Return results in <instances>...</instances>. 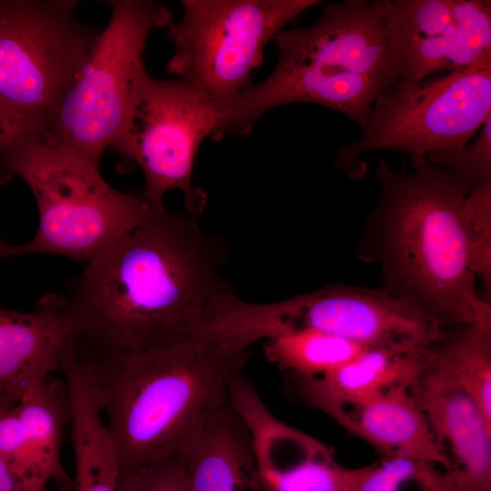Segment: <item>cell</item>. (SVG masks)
Returning <instances> with one entry per match:
<instances>
[{"mask_svg":"<svg viewBox=\"0 0 491 491\" xmlns=\"http://www.w3.org/2000/svg\"><path fill=\"white\" fill-rule=\"evenodd\" d=\"M224 245L192 215L155 208L86 263L69 285L63 318L76 345L126 351L188 336L231 290L218 270Z\"/></svg>","mask_w":491,"mask_h":491,"instance_id":"cell-1","label":"cell"},{"mask_svg":"<svg viewBox=\"0 0 491 491\" xmlns=\"http://www.w3.org/2000/svg\"><path fill=\"white\" fill-rule=\"evenodd\" d=\"M76 350L106 415L121 476L181 456L248 356L195 335L134 350Z\"/></svg>","mask_w":491,"mask_h":491,"instance_id":"cell-2","label":"cell"},{"mask_svg":"<svg viewBox=\"0 0 491 491\" xmlns=\"http://www.w3.org/2000/svg\"><path fill=\"white\" fill-rule=\"evenodd\" d=\"M411 161L408 173L379 162L382 194L366 252L381 266L382 289L446 330L461 326L491 304L476 289L463 212L466 194L425 157Z\"/></svg>","mask_w":491,"mask_h":491,"instance_id":"cell-3","label":"cell"},{"mask_svg":"<svg viewBox=\"0 0 491 491\" xmlns=\"http://www.w3.org/2000/svg\"><path fill=\"white\" fill-rule=\"evenodd\" d=\"M386 16V0H346L312 25L282 31L273 72L221 111L217 137L247 134L266 112L292 103L329 107L363 129L376 99L396 85Z\"/></svg>","mask_w":491,"mask_h":491,"instance_id":"cell-4","label":"cell"},{"mask_svg":"<svg viewBox=\"0 0 491 491\" xmlns=\"http://www.w3.org/2000/svg\"><path fill=\"white\" fill-rule=\"evenodd\" d=\"M15 176L32 190L39 225L23 245H10L0 236V258L48 253L87 263L162 208L143 191L113 188L99 165L38 137L0 152V185Z\"/></svg>","mask_w":491,"mask_h":491,"instance_id":"cell-5","label":"cell"},{"mask_svg":"<svg viewBox=\"0 0 491 491\" xmlns=\"http://www.w3.org/2000/svg\"><path fill=\"white\" fill-rule=\"evenodd\" d=\"M100 32L45 129V140L99 165L120 130L141 73L151 31L172 23L170 10L148 0H111Z\"/></svg>","mask_w":491,"mask_h":491,"instance_id":"cell-6","label":"cell"},{"mask_svg":"<svg viewBox=\"0 0 491 491\" xmlns=\"http://www.w3.org/2000/svg\"><path fill=\"white\" fill-rule=\"evenodd\" d=\"M319 0H182L167 26L174 52L166 71L185 80L219 112L253 84L268 42Z\"/></svg>","mask_w":491,"mask_h":491,"instance_id":"cell-7","label":"cell"},{"mask_svg":"<svg viewBox=\"0 0 491 491\" xmlns=\"http://www.w3.org/2000/svg\"><path fill=\"white\" fill-rule=\"evenodd\" d=\"M491 115V54L469 66L394 87L379 95L362 136L340 148L336 165L357 168L358 157L396 150L412 157L456 152Z\"/></svg>","mask_w":491,"mask_h":491,"instance_id":"cell-8","label":"cell"},{"mask_svg":"<svg viewBox=\"0 0 491 491\" xmlns=\"http://www.w3.org/2000/svg\"><path fill=\"white\" fill-rule=\"evenodd\" d=\"M227 326L245 347L259 340L316 330L366 347H428L445 334L420 312L384 289L334 284L275 303L237 299Z\"/></svg>","mask_w":491,"mask_h":491,"instance_id":"cell-9","label":"cell"},{"mask_svg":"<svg viewBox=\"0 0 491 491\" xmlns=\"http://www.w3.org/2000/svg\"><path fill=\"white\" fill-rule=\"evenodd\" d=\"M75 0H0V105L45 133L100 32Z\"/></svg>","mask_w":491,"mask_h":491,"instance_id":"cell-10","label":"cell"},{"mask_svg":"<svg viewBox=\"0 0 491 491\" xmlns=\"http://www.w3.org/2000/svg\"><path fill=\"white\" fill-rule=\"evenodd\" d=\"M219 120V110L185 80L156 79L145 69L109 148L141 167L143 193L154 205L165 207V195L177 189L195 216L205 203V194L192 185L195 155Z\"/></svg>","mask_w":491,"mask_h":491,"instance_id":"cell-11","label":"cell"},{"mask_svg":"<svg viewBox=\"0 0 491 491\" xmlns=\"http://www.w3.org/2000/svg\"><path fill=\"white\" fill-rule=\"evenodd\" d=\"M409 391L448 461L455 491H491V424L473 397L433 358Z\"/></svg>","mask_w":491,"mask_h":491,"instance_id":"cell-12","label":"cell"},{"mask_svg":"<svg viewBox=\"0 0 491 491\" xmlns=\"http://www.w3.org/2000/svg\"><path fill=\"white\" fill-rule=\"evenodd\" d=\"M246 423L267 491H352V468L331 449L279 420L266 406L251 409Z\"/></svg>","mask_w":491,"mask_h":491,"instance_id":"cell-13","label":"cell"},{"mask_svg":"<svg viewBox=\"0 0 491 491\" xmlns=\"http://www.w3.org/2000/svg\"><path fill=\"white\" fill-rule=\"evenodd\" d=\"M65 304V296L46 294L34 312L0 308V406H15L30 386L59 370L62 346L71 337Z\"/></svg>","mask_w":491,"mask_h":491,"instance_id":"cell-14","label":"cell"},{"mask_svg":"<svg viewBox=\"0 0 491 491\" xmlns=\"http://www.w3.org/2000/svg\"><path fill=\"white\" fill-rule=\"evenodd\" d=\"M320 411L382 457H411L449 470L418 404L408 386H396L371 398L326 406Z\"/></svg>","mask_w":491,"mask_h":491,"instance_id":"cell-15","label":"cell"},{"mask_svg":"<svg viewBox=\"0 0 491 491\" xmlns=\"http://www.w3.org/2000/svg\"><path fill=\"white\" fill-rule=\"evenodd\" d=\"M181 457L187 491H267L251 434L228 397L210 415Z\"/></svg>","mask_w":491,"mask_h":491,"instance_id":"cell-16","label":"cell"},{"mask_svg":"<svg viewBox=\"0 0 491 491\" xmlns=\"http://www.w3.org/2000/svg\"><path fill=\"white\" fill-rule=\"evenodd\" d=\"M67 386L75 476L72 491H119L120 468L94 384L75 345L60 352Z\"/></svg>","mask_w":491,"mask_h":491,"instance_id":"cell-17","label":"cell"},{"mask_svg":"<svg viewBox=\"0 0 491 491\" xmlns=\"http://www.w3.org/2000/svg\"><path fill=\"white\" fill-rule=\"evenodd\" d=\"M386 25L395 87L446 70L455 29L451 0H386Z\"/></svg>","mask_w":491,"mask_h":491,"instance_id":"cell-18","label":"cell"},{"mask_svg":"<svg viewBox=\"0 0 491 491\" xmlns=\"http://www.w3.org/2000/svg\"><path fill=\"white\" fill-rule=\"evenodd\" d=\"M431 346L366 347L326 375L294 379L301 397L318 410L331 404L358 402L396 386L409 387L430 364Z\"/></svg>","mask_w":491,"mask_h":491,"instance_id":"cell-19","label":"cell"},{"mask_svg":"<svg viewBox=\"0 0 491 491\" xmlns=\"http://www.w3.org/2000/svg\"><path fill=\"white\" fill-rule=\"evenodd\" d=\"M15 408L35 464L47 483L72 491L74 482L61 461L65 425L70 419V403L65 381L45 376L30 386Z\"/></svg>","mask_w":491,"mask_h":491,"instance_id":"cell-20","label":"cell"},{"mask_svg":"<svg viewBox=\"0 0 491 491\" xmlns=\"http://www.w3.org/2000/svg\"><path fill=\"white\" fill-rule=\"evenodd\" d=\"M433 362L476 401L491 424V305L431 346Z\"/></svg>","mask_w":491,"mask_h":491,"instance_id":"cell-21","label":"cell"},{"mask_svg":"<svg viewBox=\"0 0 491 491\" xmlns=\"http://www.w3.org/2000/svg\"><path fill=\"white\" fill-rule=\"evenodd\" d=\"M366 346L321 331L306 329L265 340L267 360L293 377L326 375L363 351Z\"/></svg>","mask_w":491,"mask_h":491,"instance_id":"cell-22","label":"cell"},{"mask_svg":"<svg viewBox=\"0 0 491 491\" xmlns=\"http://www.w3.org/2000/svg\"><path fill=\"white\" fill-rule=\"evenodd\" d=\"M352 491H455V487L442 466L393 456L352 468Z\"/></svg>","mask_w":491,"mask_h":491,"instance_id":"cell-23","label":"cell"},{"mask_svg":"<svg viewBox=\"0 0 491 491\" xmlns=\"http://www.w3.org/2000/svg\"><path fill=\"white\" fill-rule=\"evenodd\" d=\"M451 2L455 29L446 63L448 72L469 66L491 54V2Z\"/></svg>","mask_w":491,"mask_h":491,"instance_id":"cell-24","label":"cell"},{"mask_svg":"<svg viewBox=\"0 0 491 491\" xmlns=\"http://www.w3.org/2000/svg\"><path fill=\"white\" fill-rule=\"evenodd\" d=\"M463 212L472 268L484 287V299L490 303L491 180L475 186L466 195Z\"/></svg>","mask_w":491,"mask_h":491,"instance_id":"cell-25","label":"cell"},{"mask_svg":"<svg viewBox=\"0 0 491 491\" xmlns=\"http://www.w3.org/2000/svg\"><path fill=\"white\" fill-rule=\"evenodd\" d=\"M0 457L22 491H44V480L31 453L15 405L0 406Z\"/></svg>","mask_w":491,"mask_h":491,"instance_id":"cell-26","label":"cell"},{"mask_svg":"<svg viewBox=\"0 0 491 491\" xmlns=\"http://www.w3.org/2000/svg\"><path fill=\"white\" fill-rule=\"evenodd\" d=\"M425 158L446 172L466 194L491 180V115L478 135L461 150L430 154Z\"/></svg>","mask_w":491,"mask_h":491,"instance_id":"cell-27","label":"cell"},{"mask_svg":"<svg viewBox=\"0 0 491 491\" xmlns=\"http://www.w3.org/2000/svg\"><path fill=\"white\" fill-rule=\"evenodd\" d=\"M119 491H187L181 456H172L120 476Z\"/></svg>","mask_w":491,"mask_h":491,"instance_id":"cell-28","label":"cell"},{"mask_svg":"<svg viewBox=\"0 0 491 491\" xmlns=\"http://www.w3.org/2000/svg\"><path fill=\"white\" fill-rule=\"evenodd\" d=\"M45 136L37 125L0 105V152L22 140Z\"/></svg>","mask_w":491,"mask_h":491,"instance_id":"cell-29","label":"cell"},{"mask_svg":"<svg viewBox=\"0 0 491 491\" xmlns=\"http://www.w3.org/2000/svg\"><path fill=\"white\" fill-rule=\"evenodd\" d=\"M0 491H22L1 457Z\"/></svg>","mask_w":491,"mask_h":491,"instance_id":"cell-30","label":"cell"},{"mask_svg":"<svg viewBox=\"0 0 491 491\" xmlns=\"http://www.w3.org/2000/svg\"><path fill=\"white\" fill-rule=\"evenodd\" d=\"M44 491H53V490H50V489L45 488Z\"/></svg>","mask_w":491,"mask_h":491,"instance_id":"cell-31","label":"cell"}]
</instances>
